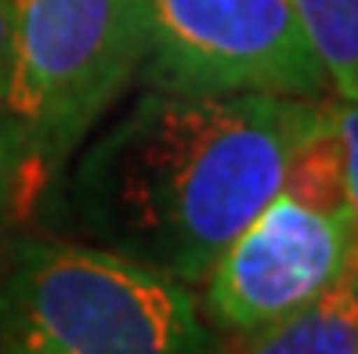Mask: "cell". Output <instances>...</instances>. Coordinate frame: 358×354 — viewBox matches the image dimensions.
<instances>
[{"mask_svg": "<svg viewBox=\"0 0 358 354\" xmlns=\"http://www.w3.org/2000/svg\"><path fill=\"white\" fill-rule=\"evenodd\" d=\"M333 98L152 87L83 156L73 202L105 249L196 286L282 189Z\"/></svg>", "mask_w": 358, "mask_h": 354, "instance_id": "cell-1", "label": "cell"}, {"mask_svg": "<svg viewBox=\"0 0 358 354\" xmlns=\"http://www.w3.org/2000/svg\"><path fill=\"white\" fill-rule=\"evenodd\" d=\"M188 282L105 246H22L0 282V354H203Z\"/></svg>", "mask_w": 358, "mask_h": 354, "instance_id": "cell-2", "label": "cell"}, {"mask_svg": "<svg viewBox=\"0 0 358 354\" xmlns=\"http://www.w3.org/2000/svg\"><path fill=\"white\" fill-rule=\"evenodd\" d=\"M141 61V0H15L0 119L15 141L18 196L58 174Z\"/></svg>", "mask_w": 358, "mask_h": 354, "instance_id": "cell-3", "label": "cell"}, {"mask_svg": "<svg viewBox=\"0 0 358 354\" xmlns=\"http://www.w3.org/2000/svg\"><path fill=\"white\" fill-rule=\"evenodd\" d=\"M156 87L326 98L329 76L289 0H141Z\"/></svg>", "mask_w": 358, "mask_h": 354, "instance_id": "cell-4", "label": "cell"}, {"mask_svg": "<svg viewBox=\"0 0 358 354\" xmlns=\"http://www.w3.org/2000/svg\"><path fill=\"white\" fill-rule=\"evenodd\" d=\"M351 264V210H326L279 189L203 279L206 307L228 329L257 332L319 297Z\"/></svg>", "mask_w": 358, "mask_h": 354, "instance_id": "cell-5", "label": "cell"}, {"mask_svg": "<svg viewBox=\"0 0 358 354\" xmlns=\"http://www.w3.org/2000/svg\"><path fill=\"white\" fill-rule=\"evenodd\" d=\"M246 354H358V272L348 267L319 297L250 332Z\"/></svg>", "mask_w": 358, "mask_h": 354, "instance_id": "cell-6", "label": "cell"}, {"mask_svg": "<svg viewBox=\"0 0 358 354\" xmlns=\"http://www.w3.org/2000/svg\"><path fill=\"white\" fill-rule=\"evenodd\" d=\"M336 98H358V0H289Z\"/></svg>", "mask_w": 358, "mask_h": 354, "instance_id": "cell-7", "label": "cell"}, {"mask_svg": "<svg viewBox=\"0 0 358 354\" xmlns=\"http://www.w3.org/2000/svg\"><path fill=\"white\" fill-rule=\"evenodd\" d=\"M336 134L344 149V192L355 224V272H358V98H336Z\"/></svg>", "mask_w": 358, "mask_h": 354, "instance_id": "cell-8", "label": "cell"}, {"mask_svg": "<svg viewBox=\"0 0 358 354\" xmlns=\"http://www.w3.org/2000/svg\"><path fill=\"white\" fill-rule=\"evenodd\" d=\"M18 196V163H15V141L8 134V123L0 119V210Z\"/></svg>", "mask_w": 358, "mask_h": 354, "instance_id": "cell-9", "label": "cell"}, {"mask_svg": "<svg viewBox=\"0 0 358 354\" xmlns=\"http://www.w3.org/2000/svg\"><path fill=\"white\" fill-rule=\"evenodd\" d=\"M11 29H15V0H0V105H4L8 69H11Z\"/></svg>", "mask_w": 358, "mask_h": 354, "instance_id": "cell-10", "label": "cell"}]
</instances>
